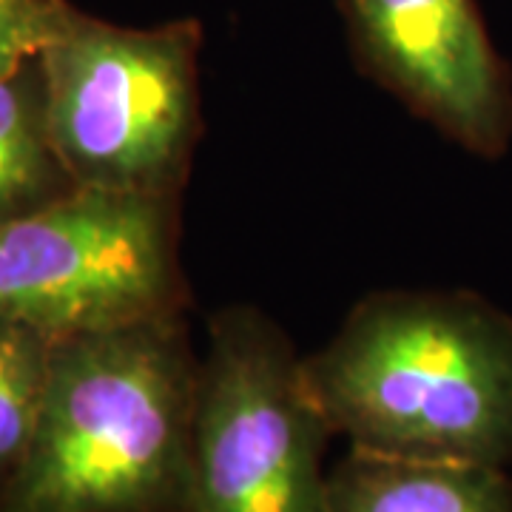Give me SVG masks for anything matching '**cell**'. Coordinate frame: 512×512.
Wrapping results in <instances>:
<instances>
[{
	"instance_id": "cell-4",
	"label": "cell",
	"mask_w": 512,
	"mask_h": 512,
	"mask_svg": "<svg viewBox=\"0 0 512 512\" xmlns=\"http://www.w3.org/2000/svg\"><path fill=\"white\" fill-rule=\"evenodd\" d=\"M333 427L265 313L225 308L200 359L188 512H325Z\"/></svg>"
},
{
	"instance_id": "cell-6",
	"label": "cell",
	"mask_w": 512,
	"mask_h": 512,
	"mask_svg": "<svg viewBox=\"0 0 512 512\" xmlns=\"http://www.w3.org/2000/svg\"><path fill=\"white\" fill-rule=\"evenodd\" d=\"M365 72L478 157L512 140V77L476 0H342Z\"/></svg>"
},
{
	"instance_id": "cell-8",
	"label": "cell",
	"mask_w": 512,
	"mask_h": 512,
	"mask_svg": "<svg viewBox=\"0 0 512 512\" xmlns=\"http://www.w3.org/2000/svg\"><path fill=\"white\" fill-rule=\"evenodd\" d=\"M77 191L46 117L40 57L0 74V222L18 220Z\"/></svg>"
},
{
	"instance_id": "cell-10",
	"label": "cell",
	"mask_w": 512,
	"mask_h": 512,
	"mask_svg": "<svg viewBox=\"0 0 512 512\" xmlns=\"http://www.w3.org/2000/svg\"><path fill=\"white\" fill-rule=\"evenodd\" d=\"M69 0H0V74L40 55Z\"/></svg>"
},
{
	"instance_id": "cell-3",
	"label": "cell",
	"mask_w": 512,
	"mask_h": 512,
	"mask_svg": "<svg viewBox=\"0 0 512 512\" xmlns=\"http://www.w3.org/2000/svg\"><path fill=\"white\" fill-rule=\"evenodd\" d=\"M197 20L117 26L66 3L40 49L46 117L77 188L180 197L200 131Z\"/></svg>"
},
{
	"instance_id": "cell-7",
	"label": "cell",
	"mask_w": 512,
	"mask_h": 512,
	"mask_svg": "<svg viewBox=\"0 0 512 512\" xmlns=\"http://www.w3.org/2000/svg\"><path fill=\"white\" fill-rule=\"evenodd\" d=\"M325 512H512L507 467L350 447L328 470Z\"/></svg>"
},
{
	"instance_id": "cell-9",
	"label": "cell",
	"mask_w": 512,
	"mask_h": 512,
	"mask_svg": "<svg viewBox=\"0 0 512 512\" xmlns=\"http://www.w3.org/2000/svg\"><path fill=\"white\" fill-rule=\"evenodd\" d=\"M55 336L0 316V490L26 456L52 373Z\"/></svg>"
},
{
	"instance_id": "cell-5",
	"label": "cell",
	"mask_w": 512,
	"mask_h": 512,
	"mask_svg": "<svg viewBox=\"0 0 512 512\" xmlns=\"http://www.w3.org/2000/svg\"><path fill=\"white\" fill-rule=\"evenodd\" d=\"M180 197L77 188L0 222V316L52 336L183 311Z\"/></svg>"
},
{
	"instance_id": "cell-2",
	"label": "cell",
	"mask_w": 512,
	"mask_h": 512,
	"mask_svg": "<svg viewBox=\"0 0 512 512\" xmlns=\"http://www.w3.org/2000/svg\"><path fill=\"white\" fill-rule=\"evenodd\" d=\"M305 376L350 447L512 464V319L476 293H373Z\"/></svg>"
},
{
	"instance_id": "cell-1",
	"label": "cell",
	"mask_w": 512,
	"mask_h": 512,
	"mask_svg": "<svg viewBox=\"0 0 512 512\" xmlns=\"http://www.w3.org/2000/svg\"><path fill=\"white\" fill-rule=\"evenodd\" d=\"M197 379L183 311L57 336L0 512H188Z\"/></svg>"
}]
</instances>
